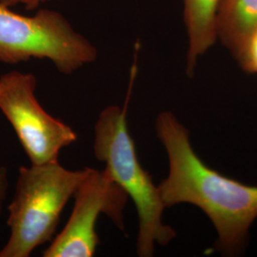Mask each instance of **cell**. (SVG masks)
Listing matches in <instances>:
<instances>
[{
	"mask_svg": "<svg viewBox=\"0 0 257 257\" xmlns=\"http://www.w3.org/2000/svg\"><path fill=\"white\" fill-rule=\"evenodd\" d=\"M156 130L169 158V175L158 185L165 208L181 203L196 206L217 231V249L227 255L240 252L257 218V187L206 165L193 151L189 131L172 111L157 115Z\"/></svg>",
	"mask_w": 257,
	"mask_h": 257,
	"instance_id": "1",
	"label": "cell"
},
{
	"mask_svg": "<svg viewBox=\"0 0 257 257\" xmlns=\"http://www.w3.org/2000/svg\"><path fill=\"white\" fill-rule=\"evenodd\" d=\"M128 98L130 92L123 107L110 105L101 110L94 124L92 149L94 157L105 164V172L135 203L139 220L137 253L151 257L156 244L166 246L176 234L163 223L166 208L158 186L138 159L128 131Z\"/></svg>",
	"mask_w": 257,
	"mask_h": 257,
	"instance_id": "2",
	"label": "cell"
},
{
	"mask_svg": "<svg viewBox=\"0 0 257 257\" xmlns=\"http://www.w3.org/2000/svg\"><path fill=\"white\" fill-rule=\"evenodd\" d=\"M87 174L59 161L19 168L16 191L8 206L10 236L0 257H29L52 241L62 211Z\"/></svg>",
	"mask_w": 257,
	"mask_h": 257,
	"instance_id": "3",
	"label": "cell"
},
{
	"mask_svg": "<svg viewBox=\"0 0 257 257\" xmlns=\"http://www.w3.org/2000/svg\"><path fill=\"white\" fill-rule=\"evenodd\" d=\"M98 51L56 11L38 10L34 16L17 14L0 4V62L19 64L50 60L63 74L96 61Z\"/></svg>",
	"mask_w": 257,
	"mask_h": 257,
	"instance_id": "4",
	"label": "cell"
},
{
	"mask_svg": "<svg viewBox=\"0 0 257 257\" xmlns=\"http://www.w3.org/2000/svg\"><path fill=\"white\" fill-rule=\"evenodd\" d=\"M37 86V76L31 73L13 71L0 76V111L33 165L58 161L61 150L77 140L73 128L40 105Z\"/></svg>",
	"mask_w": 257,
	"mask_h": 257,
	"instance_id": "5",
	"label": "cell"
},
{
	"mask_svg": "<svg viewBox=\"0 0 257 257\" xmlns=\"http://www.w3.org/2000/svg\"><path fill=\"white\" fill-rule=\"evenodd\" d=\"M74 199V209L66 226L43 250L42 256H93L99 244L96 223L103 214L118 229L125 230L124 210L128 196L105 170L87 167Z\"/></svg>",
	"mask_w": 257,
	"mask_h": 257,
	"instance_id": "6",
	"label": "cell"
},
{
	"mask_svg": "<svg viewBox=\"0 0 257 257\" xmlns=\"http://www.w3.org/2000/svg\"><path fill=\"white\" fill-rule=\"evenodd\" d=\"M188 36L186 72L192 76L198 59L217 40V16L221 0H183Z\"/></svg>",
	"mask_w": 257,
	"mask_h": 257,
	"instance_id": "7",
	"label": "cell"
},
{
	"mask_svg": "<svg viewBox=\"0 0 257 257\" xmlns=\"http://www.w3.org/2000/svg\"><path fill=\"white\" fill-rule=\"evenodd\" d=\"M256 29L257 0H221L217 39H220L235 59Z\"/></svg>",
	"mask_w": 257,
	"mask_h": 257,
	"instance_id": "8",
	"label": "cell"
},
{
	"mask_svg": "<svg viewBox=\"0 0 257 257\" xmlns=\"http://www.w3.org/2000/svg\"><path fill=\"white\" fill-rule=\"evenodd\" d=\"M236 60L246 72L257 74V29Z\"/></svg>",
	"mask_w": 257,
	"mask_h": 257,
	"instance_id": "9",
	"label": "cell"
},
{
	"mask_svg": "<svg viewBox=\"0 0 257 257\" xmlns=\"http://www.w3.org/2000/svg\"><path fill=\"white\" fill-rule=\"evenodd\" d=\"M54 0H0V4H3L8 7H14L17 5H22L29 11L39 8L42 4Z\"/></svg>",
	"mask_w": 257,
	"mask_h": 257,
	"instance_id": "10",
	"label": "cell"
},
{
	"mask_svg": "<svg viewBox=\"0 0 257 257\" xmlns=\"http://www.w3.org/2000/svg\"><path fill=\"white\" fill-rule=\"evenodd\" d=\"M8 188H9L8 170L5 166H1L0 167V211L2 208V204L6 198Z\"/></svg>",
	"mask_w": 257,
	"mask_h": 257,
	"instance_id": "11",
	"label": "cell"
}]
</instances>
